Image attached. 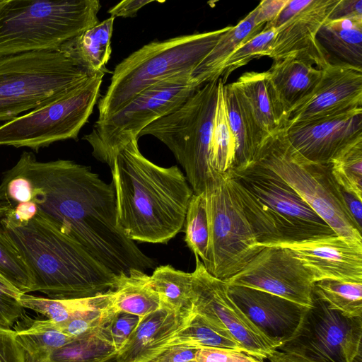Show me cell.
Wrapping results in <instances>:
<instances>
[{"instance_id": "26", "label": "cell", "mask_w": 362, "mask_h": 362, "mask_svg": "<svg viewBox=\"0 0 362 362\" xmlns=\"http://www.w3.org/2000/svg\"><path fill=\"white\" fill-rule=\"evenodd\" d=\"M255 16L254 8L221 37L211 52L192 71L191 77L198 86L219 78L221 69L232 53L262 30L264 25H257Z\"/></svg>"}, {"instance_id": "15", "label": "cell", "mask_w": 362, "mask_h": 362, "mask_svg": "<svg viewBox=\"0 0 362 362\" xmlns=\"http://www.w3.org/2000/svg\"><path fill=\"white\" fill-rule=\"evenodd\" d=\"M225 281L263 291L305 307L313 303L315 280L312 274L290 250L282 247H264L242 270Z\"/></svg>"}, {"instance_id": "22", "label": "cell", "mask_w": 362, "mask_h": 362, "mask_svg": "<svg viewBox=\"0 0 362 362\" xmlns=\"http://www.w3.org/2000/svg\"><path fill=\"white\" fill-rule=\"evenodd\" d=\"M263 142L285 127L286 115L267 71H250L230 83Z\"/></svg>"}, {"instance_id": "9", "label": "cell", "mask_w": 362, "mask_h": 362, "mask_svg": "<svg viewBox=\"0 0 362 362\" xmlns=\"http://www.w3.org/2000/svg\"><path fill=\"white\" fill-rule=\"evenodd\" d=\"M253 163L276 174L337 235L362 242V233L343 204L329 163H314L301 156L289 144L284 129L263 142Z\"/></svg>"}, {"instance_id": "10", "label": "cell", "mask_w": 362, "mask_h": 362, "mask_svg": "<svg viewBox=\"0 0 362 362\" xmlns=\"http://www.w3.org/2000/svg\"><path fill=\"white\" fill-rule=\"evenodd\" d=\"M106 71L90 76L56 99L0 125V146L35 151L66 139H76L100 97Z\"/></svg>"}, {"instance_id": "24", "label": "cell", "mask_w": 362, "mask_h": 362, "mask_svg": "<svg viewBox=\"0 0 362 362\" xmlns=\"http://www.w3.org/2000/svg\"><path fill=\"white\" fill-rule=\"evenodd\" d=\"M317 40L329 63L362 69V18L327 19Z\"/></svg>"}, {"instance_id": "23", "label": "cell", "mask_w": 362, "mask_h": 362, "mask_svg": "<svg viewBox=\"0 0 362 362\" xmlns=\"http://www.w3.org/2000/svg\"><path fill=\"white\" fill-rule=\"evenodd\" d=\"M267 72L286 119L290 112L308 99L322 76V69L296 55L273 62Z\"/></svg>"}, {"instance_id": "43", "label": "cell", "mask_w": 362, "mask_h": 362, "mask_svg": "<svg viewBox=\"0 0 362 362\" xmlns=\"http://www.w3.org/2000/svg\"><path fill=\"white\" fill-rule=\"evenodd\" d=\"M197 362H263L244 351L233 349L199 348Z\"/></svg>"}, {"instance_id": "5", "label": "cell", "mask_w": 362, "mask_h": 362, "mask_svg": "<svg viewBox=\"0 0 362 362\" xmlns=\"http://www.w3.org/2000/svg\"><path fill=\"white\" fill-rule=\"evenodd\" d=\"M232 26L153 40L132 52L112 71L106 92L97 103L98 119L112 115L154 83L192 73Z\"/></svg>"}, {"instance_id": "37", "label": "cell", "mask_w": 362, "mask_h": 362, "mask_svg": "<svg viewBox=\"0 0 362 362\" xmlns=\"http://www.w3.org/2000/svg\"><path fill=\"white\" fill-rule=\"evenodd\" d=\"M329 165L336 182L362 200V138L345 147Z\"/></svg>"}, {"instance_id": "47", "label": "cell", "mask_w": 362, "mask_h": 362, "mask_svg": "<svg viewBox=\"0 0 362 362\" xmlns=\"http://www.w3.org/2000/svg\"><path fill=\"white\" fill-rule=\"evenodd\" d=\"M362 18V0H339L328 20Z\"/></svg>"}, {"instance_id": "6", "label": "cell", "mask_w": 362, "mask_h": 362, "mask_svg": "<svg viewBox=\"0 0 362 362\" xmlns=\"http://www.w3.org/2000/svg\"><path fill=\"white\" fill-rule=\"evenodd\" d=\"M98 0H0V56L59 50L100 23Z\"/></svg>"}, {"instance_id": "19", "label": "cell", "mask_w": 362, "mask_h": 362, "mask_svg": "<svg viewBox=\"0 0 362 362\" xmlns=\"http://www.w3.org/2000/svg\"><path fill=\"white\" fill-rule=\"evenodd\" d=\"M339 0H308L307 4L276 30L268 57L277 62L291 55L322 69L329 64L317 34Z\"/></svg>"}, {"instance_id": "13", "label": "cell", "mask_w": 362, "mask_h": 362, "mask_svg": "<svg viewBox=\"0 0 362 362\" xmlns=\"http://www.w3.org/2000/svg\"><path fill=\"white\" fill-rule=\"evenodd\" d=\"M362 317H349L314 293L293 335L277 348L312 362H354L362 352Z\"/></svg>"}, {"instance_id": "2", "label": "cell", "mask_w": 362, "mask_h": 362, "mask_svg": "<svg viewBox=\"0 0 362 362\" xmlns=\"http://www.w3.org/2000/svg\"><path fill=\"white\" fill-rule=\"evenodd\" d=\"M105 163L110 168L117 223L132 241L167 243L182 231L194 192L177 166H159L134 139Z\"/></svg>"}, {"instance_id": "25", "label": "cell", "mask_w": 362, "mask_h": 362, "mask_svg": "<svg viewBox=\"0 0 362 362\" xmlns=\"http://www.w3.org/2000/svg\"><path fill=\"white\" fill-rule=\"evenodd\" d=\"M115 18L110 17L65 42L59 49L92 76L106 71L112 53Z\"/></svg>"}, {"instance_id": "44", "label": "cell", "mask_w": 362, "mask_h": 362, "mask_svg": "<svg viewBox=\"0 0 362 362\" xmlns=\"http://www.w3.org/2000/svg\"><path fill=\"white\" fill-rule=\"evenodd\" d=\"M0 362H25L16 330L0 327Z\"/></svg>"}, {"instance_id": "51", "label": "cell", "mask_w": 362, "mask_h": 362, "mask_svg": "<svg viewBox=\"0 0 362 362\" xmlns=\"http://www.w3.org/2000/svg\"><path fill=\"white\" fill-rule=\"evenodd\" d=\"M116 356H117V354L111 356L110 358H109L108 359H107L106 361H105L103 362H117Z\"/></svg>"}, {"instance_id": "8", "label": "cell", "mask_w": 362, "mask_h": 362, "mask_svg": "<svg viewBox=\"0 0 362 362\" xmlns=\"http://www.w3.org/2000/svg\"><path fill=\"white\" fill-rule=\"evenodd\" d=\"M218 78L200 86L181 105L156 119L139 134L163 143L183 168L194 194L204 192L218 173L211 166V139Z\"/></svg>"}, {"instance_id": "41", "label": "cell", "mask_w": 362, "mask_h": 362, "mask_svg": "<svg viewBox=\"0 0 362 362\" xmlns=\"http://www.w3.org/2000/svg\"><path fill=\"white\" fill-rule=\"evenodd\" d=\"M21 293L0 276V327L11 329L25 317V308L19 297Z\"/></svg>"}, {"instance_id": "20", "label": "cell", "mask_w": 362, "mask_h": 362, "mask_svg": "<svg viewBox=\"0 0 362 362\" xmlns=\"http://www.w3.org/2000/svg\"><path fill=\"white\" fill-rule=\"evenodd\" d=\"M228 292L252 323L278 347L295 332L307 308L245 286L228 285Z\"/></svg>"}, {"instance_id": "12", "label": "cell", "mask_w": 362, "mask_h": 362, "mask_svg": "<svg viewBox=\"0 0 362 362\" xmlns=\"http://www.w3.org/2000/svg\"><path fill=\"white\" fill-rule=\"evenodd\" d=\"M198 86L191 73L177 74L143 90L112 115L98 119L83 139L93 156L105 163L148 125L181 105Z\"/></svg>"}, {"instance_id": "31", "label": "cell", "mask_w": 362, "mask_h": 362, "mask_svg": "<svg viewBox=\"0 0 362 362\" xmlns=\"http://www.w3.org/2000/svg\"><path fill=\"white\" fill-rule=\"evenodd\" d=\"M192 273L162 265L154 269L150 280L158 293L161 306L185 314L194 313L192 300Z\"/></svg>"}, {"instance_id": "14", "label": "cell", "mask_w": 362, "mask_h": 362, "mask_svg": "<svg viewBox=\"0 0 362 362\" xmlns=\"http://www.w3.org/2000/svg\"><path fill=\"white\" fill-rule=\"evenodd\" d=\"M192 272L194 313L227 330L244 351L259 359H267L278 345L264 335L235 305L228 292V284L212 276L199 258Z\"/></svg>"}, {"instance_id": "48", "label": "cell", "mask_w": 362, "mask_h": 362, "mask_svg": "<svg viewBox=\"0 0 362 362\" xmlns=\"http://www.w3.org/2000/svg\"><path fill=\"white\" fill-rule=\"evenodd\" d=\"M157 2L154 0H124L111 7L107 13L110 17L133 18L146 5Z\"/></svg>"}, {"instance_id": "3", "label": "cell", "mask_w": 362, "mask_h": 362, "mask_svg": "<svg viewBox=\"0 0 362 362\" xmlns=\"http://www.w3.org/2000/svg\"><path fill=\"white\" fill-rule=\"evenodd\" d=\"M0 228L25 262L32 292L53 299H78L114 290L117 276L83 246L37 215L23 226Z\"/></svg>"}, {"instance_id": "29", "label": "cell", "mask_w": 362, "mask_h": 362, "mask_svg": "<svg viewBox=\"0 0 362 362\" xmlns=\"http://www.w3.org/2000/svg\"><path fill=\"white\" fill-rule=\"evenodd\" d=\"M224 98L229 125L235 141L234 168L243 170L255 161L262 146L255 125L230 83L224 84Z\"/></svg>"}, {"instance_id": "45", "label": "cell", "mask_w": 362, "mask_h": 362, "mask_svg": "<svg viewBox=\"0 0 362 362\" xmlns=\"http://www.w3.org/2000/svg\"><path fill=\"white\" fill-rule=\"evenodd\" d=\"M197 350L191 346H170L149 362H191L196 361Z\"/></svg>"}, {"instance_id": "7", "label": "cell", "mask_w": 362, "mask_h": 362, "mask_svg": "<svg viewBox=\"0 0 362 362\" xmlns=\"http://www.w3.org/2000/svg\"><path fill=\"white\" fill-rule=\"evenodd\" d=\"M89 76L60 50L0 56V121L47 103Z\"/></svg>"}, {"instance_id": "16", "label": "cell", "mask_w": 362, "mask_h": 362, "mask_svg": "<svg viewBox=\"0 0 362 362\" xmlns=\"http://www.w3.org/2000/svg\"><path fill=\"white\" fill-rule=\"evenodd\" d=\"M284 129L289 144L301 156L327 164L345 147L362 138V107L300 122Z\"/></svg>"}, {"instance_id": "36", "label": "cell", "mask_w": 362, "mask_h": 362, "mask_svg": "<svg viewBox=\"0 0 362 362\" xmlns=\"http://www.w3.org/2000/svg\"><path fill=\"white\" fill-rule=\"evenodd\" d=\"M313 293L331 308L349 317H362V282L322 279Z\"/></svg>"}, {"instance_id": "1", "label": "cell", "mask_w": 362, "mask_h": 362, "mask_svg": "<svg viewBox=\"0 0 362 362\" xmlns=\"http://www.w3.org/2000/svg\"><path fill=\"white\" fill-rule=\"evenodd\" d=\"M18 160L32 182L35 215L83 246L116 276L156 268L155 260L119 226L112 182L69 160L40 162L24 151Z\"/></svg>"}, {"instance_id": "28", "label": "cell", "mask_w": 362, "mask_h": 362, "mask_svg": "<svg viewBox=\"0 0 362 362\" xmlns=\"http://www.w3.org/2000/svg\"><path fill=\"white\" fill-rule=\"evenodd\" d=\"M19 300L23 308L45 315L56 324L115 308L113 290L95 296L78 299H53L21 293Z\"/></svg>"}, {"instance_id": "17", "label": "cell", "mask_w": 362, "mask_h": 362, "mask_svg": "<svg viewBox=\"0 0 362 362\" xmlns=\"http://www.w3.org/2000/svg\"><path fill=\"white\" fill-rule=\"evenodd\" d=\"M270 245L290 250L310 272L315 282H362V242L334 234Z\"/></svg>"}, {"instance_id": "46", "label": "cell", "mask_w": 362, "mask_h": 362, "mask_svg": "<svg viewBox=\"0 0 362 362\" xmlns=\"http://www.w3.org/2000/svg\"><path fill=\"white\" fill-rule=\"evenodd\" d=\"M288 0H264L255 8L257 25H265L272 21L283 9Z\"/></svg>"}, {"instance_id": "38", "label": "cell", "mask_w": 362, "mask_h": 362, "mask_svg": "<svg viewBox=\"0 0 362 362\" xmlns=\"http://www.w3.org/2000/svg\"><path fill=\"white\" fill-rule=\"evenodd\" d=\"M185 241L188 247L200 259H206L209 229L204 193L193 194L188 203L185 220Z\"/></svg>"}, {"instance_id": "4", "label": "cell", "mask_w": 362, "mask_h": 362, "mask_svg": "<svg viewBox=\"0 0 362 362\" xmlns=\"http://www.w3.org/2000/svg\"><path fill=\"white\" fill-rule=\"evenodd\" d=\"M228 175L230 185L262 247L336 234L271 170L253 163Z\"/></svg>"}, {"instance_id": "33", "label": "cell", "mask_w": 362, "mask_h": 362, "mask_svg": "<svg viewBox=\"0 0 362 362\" xmlns=\"http://www.w3.org/2000/svg\"><path fill=\"white\" fill-rule=\"evenodd\" d=\"M224 83L218 82V95L211 139V166L218 174H229L234 168L235 141L229 125L223 91Z\"/></svg>"}, {"instance_id": "42", "label": "cell", "mask_w": 362, "mask_h": 362, "mask_svg": "<svg viewBox=\"0 0 362 362\" xmlns=\"http://www.w3.org/2000/svg\"><path fill=\"white\" fill-rule=\"evenodd\" d=\"M141 317L122 311H115L102 326V330L117 351L137 326Z\"/></svg>"}, {"instance_id": "27", "label": "cell", "mask_w": 362, "mask_h": 362, "mask_svg": "<svg viewBox=\"0 0 362 362\" xmlns=\"http://www.w3.org/2000/svg\"><path fill=\"white\" fill-rule=\"evenodd\" d=\"M33 196L32 182L18 160L0 184V223L14 227L30 220L35 213Z\"/></svg>"}, {"instance_id": "11", "label": "cell", "mask_w": 362, "mask_h": 362, "mask_svg": "<svg viewBox=\"0 0 362 362\" xmlns=\"http://www.w3.org/2000/svg\"><path fill=\"white\" fill-rule=\"evenodd\" d=\"M209 243L203 263L214 276L223 281L238 273L263 247L257 242L235 195L228 174H217L204 192Z\"/></svg>"}, {"instance_id": "21", "label": "cell", "mask_w": 362, "mask_h": 362, "mask_svg": "<svg viewBox=\"0 0 362 362\" xmlns=\"http://www.w3.org/2000/svg\"><path fill=\"white\" fill-rule=\"evenodd\" d=\"M192 314L165 306L141 317L137 326L117 353V362H149L159 355Z\"/></svg>"}, {"instance_id": "40", "label": "cell", "mask_w": 362, "mask_h": 362, "mask_svg": "<svg viewBox=\"0 0 362 362\" xmlns=\"http://www.w3.org/2000/svg\"><path fill=\"white\" fill-rule=\"evenodd\" d=\"M275 34L276 29L265 25L260 33L233 52L219 72L223 83L225 84L233 71L251 60L269 57Z\"/></svg>"}, {"instance_id": "39", "label": "cell", "mask_w": 362, "mask_h": 362, "mask_svg": "<svg viewBox=\"0 0 362 362\" xmlns=\"http://www.w3.org/2000/svg\"><path fill=\"white\" fill-rule=\"evenodd\" d=\"M0 276L21 293L32 292L30 271L20 252L0 228Z\"/></svg>"}, {"instance_id": "34", "label": "cell", "mask_w": 362, "mask_h": 362, "mask_svg": "<svg viewBox=\"0 0 362 362\" xmlns=\"http://www.w3.org/2000/svg\"><path fill=\"white\" fill-rule=\"evenodd\" d=\"M180 344L198 349L216 348L244 351L238 341L227 330L196 313L173 337L165 348Z\"/></svg>"}, {"instance_id": "50", "label": "cell", "mask_w": 362, "mask_h": 362, "mask_svg": "<svg viewBox=\"0 0 362 362\" xmlns=\"http://www.w3.org/2000/svg\"><path fill=\"white\" fill-rule=\"evenodd\" d=\"M270 362H312L294 353L274 350L267 358Z\"/></svg>"}, {"instance_id": "35", "label": "cell", "mask_w": 362, "mask_h": 362, "mask_svg": "<svg viewBox=\"0 0 362 362\" xmlns=\"http://www.w3.org/2000/svg\"><path fill=\"white\" fill-rule=\"evenodd\" d=\"M117 353L101 327L55 349L42 362H103Z\"/></svg>"}, {"instance_id": "52", "label": "cell", "mask_w": 362, "mask_h": 362, "mask_svg": "<svg viewBox=\"0 0 362 362\" xmlns=\"http://www.w3.org/2000/svg\"><path fill=\"white\" fill-rule=\"evenodd\" d=\"M191 362H197L196 361H191Z\"/></svg>"}, {"instance_id": "49", "label": "cell", "mask_w": 362, "mask_h": 362, "mask_svg": "<svg viewBox=\"0 0 362 362\" xmlns=\"http://www.w3.org/2000/svg\"><path fill=\"white\" fill-rule=\"evenodd\" d=\"M340 196L343 204L358 228L362 233V200L353 194L346 191L339 185Z\"/></svg>"}, {"instance_id": "32", "label": "cell", "mask_w": 362, "mask_h": 362, "mask_svg": "<svg viewBox=\"0 0 362 362\" xmlns=\"http://www.w3.org/2000/svg\"><path fill=\"white\" fill-rule=\"evenodd\" d=\"M29 321L30 323L25 328L15 329L17 340L25 353V362H42L55 349L74 339L48 319Z\"/></svg>"}, {"instance_id": "30", "label": "cell", "mask_w": 362, "mask_h": 362, "mask_svg": "<svg viewBox=\"0 0 362 362\" xmlns=\"http://www.w3.org/2000/svg\"><path fill=\"white\" fill-rule=\"evenodd\" d=\"M114 308L142 317L161 307L158 293L151 285L150 276L140 270L117 276Z\"/></svg>"}, {"instance_id": "18", "label": "cell", "mask_w": 362, "mask_h": 362, "mask_svg": "<svg viewBox=\"0 0 362 362\" xmlns=\"http://www.w3.org/2000/svg\"><path fill=\"white\" fill-rule=\"evenodd\" d=\"M361 107L362 69L329 63L322 69L320 80L308 99L289 112L284 128Z\"/></svg>"}]
</instances>
